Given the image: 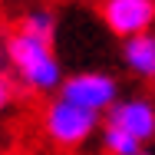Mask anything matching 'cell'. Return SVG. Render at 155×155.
<instances>
[{
    "instance_id": "6da1fadb",
    "label": "cell",
    "mask_w": 155,
    "mask_h": 155,
    "mask_svg": "<svg viewBox=\"0 0 155 155\" xmlns=\"http://www.w3.org/2000/svg\"><path fill=\"white\" fill-rule=\"evenodd\" d=\"M3 56H7V63L13 66V73L20 76V83L30 93L50 96L60 89L63 66L56 60V53L50 50V40L17 30L13 36L3 40Z\"/></svg>"
},
{
    "instance_id": "7a4b0ae2",
    "label": "cell",
    "mask_w": 155,
    "mask_h": 155,
    "mask_svg": "<svg viewBox=\"0 0 155 155\" xmlns=\"http://www.w3.org/2000/svg\"><path fill=\"white\" fill-rule=\"evenodd\" d=\"M99 129V112L56 96L43 112V132L56 149H79Z\"/></svg>"
},
{
    "instance_id": "3957f363",
    "label": "cell",
    "mask_w": 155,
    "mask_h": 155,
    "mask_svg": "<svg viewBox=\"0 0 155 155\" xmlns=\"http://www.w3.org/2000/svg\"><path fill=\"white\" fill-rule=\"evenodd\" d=\"M56 93L63 99H69V102H76V106H86V109H93V112H106L116 99H119V83H116V76H109V73H73V76H63L60 79V89Z\"/></svg>"
},
{
    "instance_id": "277c9868",
    "label": "cell",
    "mask_w": 155,
    "mask_h": 155,
    "mask_svg": "<svg viewBox=\"0 0 155 155\" xmlns=\"http://www.w3.org/2000/svg\"><path fill=\"white\" fill-rule=\"evenodd\" d=\"M102 20L116 36H132L152 27L155 20V0H106Z\"/></svg>"
},
{
    "instance_id": "5b68a950",
    "label": "cell",
    "mask_w": 155,
    "mask_h": 155,
    "mask_svg": "<svg viewBox=\"0 0 155 155\" xmlns=\"http://www.w3.org/2000/svg\"><path fill=\"white\" fill-rule=\"evenodd\" d=\"M106 122L125 129L129 135H135L142 145H149L155 135V106L149 99H116L106 109Z\"/></svg>"
},
{
    "instance_id": "8992f818",
    "label": "cell",
    "mask_w": 155,
    "mask_h": 155,
    "mask_svg": "<svg viewBox=\"0 0 155 155\" xmlns=\"http://www.w3.org/2000/svg\"><path fill=\"white\" fill-rule=\"evenodd\" d=\"M122 63L129 66L132 76L139 79H152L155 76V36L149 30L132 33V36H122Z\"/></svg>"
},
{
    "instance_id": "52a82bcc",
    "label": "cell",
    "mask_w": 155,
    "mask_h": 155,
    "mask_svg": "<svg viewBox=\"0 0 155 155\" xmlns=\"http://www.w3.org/2000/svg\"><path fill=\"white\" fill-rule=\"evenodd\" d=\"M102 149L109 155H142L145 152L135 135H129L125 129H119V125H112V122L102 125Z\"/></svg>"
},
{
    "instance_id": "ba28073f",
    "label": "cell",
    "mask_w": 155,
    "mask_h": 155,
    "mask_svg": "<svg viewBox=\"0 0 155 155\" xmlns=\"http://www.w3.org/2000/svg\"><path fill=\"white\" fill-rule=\"evenodd\" d=\"M20 30H23V33H33V36H43V40H53L56 17H53V10H46V7H33V10L23 13Z\"/></svg>"
},
{
    "instance_id": "9c48e42d",
    "label": "cell",
    "mask_w": 155,
    "mask_h": 155,
    "mask_svg": "<svg viewBox=\"0 0 155 155\" xmlns=\"http://www.w3.org/2000/svg\"><path fill=\"white\" fill-rule=\"evenodd\" d=\"M10 102H13V86H10V79L0 73V112H3Z\"/></svg>"
}]
</instances>
